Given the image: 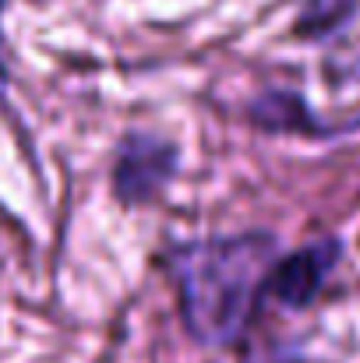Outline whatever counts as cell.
<instances>
[{
    "mask_svg": "<svg viewBox=\"0 0 360 363\" xmlns=\"http://www.w3.org/2000/svg\"><path fill=\"white\" fill-rule=\"evenodd\" d=\"M279 240L265 230L180 243L166 254L177 286V307L195 342L223 350L247 332L261 293L268 289Z\"/></svg>",
    "mask_w": 360,
    "mask_h": 363,
    "instance_id": "obj_1",
    "label": "cell"
},
{
    "mask_svg": "<svg viewBox=\"0 0 360 363\" xmlns=\"http://www.w3.org/2000/svg\"><path fill=\"white\" fill-rule=\"evenodd\" d=\"M177 173V145L134 130L120 141L117 162H114V191L124 205H148Z\"/></svg>",
    "mask_w": 360,
    "mask_h": 363,
    "instance_id": "obj_2",
    "label": "cell"
},
{
    "mask_svg": "<svg viewBox=\"0 0 360 363\" xmlns=\"http://www.w3.org/2000/svg\"><path fill=\"white\" fill-rule=\"evenodd\" d=\"M339 261V243L336 240H318L307 243L286 257H279L272 264V275H268V293L290 307V311H304L318 300V293L325 289L332 268Z\"/></svg>",
    "mask_w": 360,
    "mask_h": 363,
    "instance_id": "obj_3",
    "label": "cell"
},
{
    "mask_svg": "<svg viewBox=\"0 0 360 363\" xmlns=\"http://www.w3.org/2000/svg\"><path fill=\"white\" fill-rule=\"evenodd\" d=\"M254 121L268 130H311V134H325V127L311 117V110H304V103L290 92H268L254 103Z\"/></svg>",
    "mask_w": 360,
    "mask_h": 363,
    "instance_id": "obj_4",
    "label": "cell"
},
{
    "mask_svg": "<svg viewBox=\"0 0 360 363\" xmlns=\"http://www.w3.org/2000/svg\"><path fill=\"white\" fill-rule=\"evenodd\" d=\"M357 11V0H307L300 18H297V32L307 39H325L332 32H339Z\"/></svg>",
    "mask_w": 360,
    "mask_h": 363,
    "instance_id": "obj_5",
    "label": "cell"
},
{
    "mask_svg": "<svg viewBox=\"0 0 360 363\" xmlns=\"http://www.w3.org/2000/svg\"><path fill=\"white\" fill-rule=\"evenodd\" d=\"M0 14H4V0H0ZM7 89V60H4V28H0V92Z\"/></svg>",
    "mask_w": 360,
    "mask_h": 363,
    "instance_id": "obj_6",
    "label": "cell"
}]
</instances>
